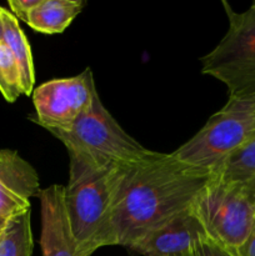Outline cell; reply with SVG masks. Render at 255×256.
Segmentation results:
<instances>
[{"mask_svg": "<svg viewBox=\"0 0 255 256\" xmlns=\"http://www.w3.org/2000/svg\"><path fill=\"white\" fill-rule=\"evenodd\" d=\"M40 0H9V8L15 18L25 22L32 9L39 5Z\"/></svg>", "mask_w": 255, "mask_h": 256, "instance_id": "cell-16", "label": "cell"}, {"mask_svg": "<svg viewBox=\"0 0 255 256\" xmlns=\"http://www.w3.org/2000/svg\"><path fill=\"white\" fill-rule=\"evenodd\" d=\"M212 174L222 182L239 184L255 199V134Z\"/></svg>", "mask_w": 255, "mask_h": 256, "instance_id": "cell-13", "label": "cell"}, {"mask_svg": "<svg viewBox=\"0 0 255 256\" xmlns=\"http://www.w3.org/2000/svg\"><path fill=\"white\" fill-rule=\"evenodd\" d=\"M254 134L255 100L228 99L226 104L172 154L190 166L212 172Z\"/></svg>", "mask_w": 255, "mask_h": 256, "instance_id": "cell-5", "label": "cell"}, {"mask_svg": "<svg viewBox=\"0 0 255 256\" xmlns=\"http://www.w3.org/2000/svg\"><path fill=\"white\" fill-rule=\"evenodd\" d=\"M8 222H9V220L2 219V218H0V236H2V232H4L5 228H6V225H8Z\"/></svg>", "mask_w": 255, "mask_h": 256, "instance_id": "cell-19", "label": "cell"}, {"mask_svg": "<svg viewBox=\"0 0 255 256\" xmlns=\"http://www.w3.org/2000/svg\"><path fill=\"white\" fill-rule=\"evenodd\" d=\"M0 24H2V42L9 48L19 65L22 92L24 95H30L34 90L35 70L29 42L20 28L16 18L12 15V12L2 6H0Z\"/></svg>", "mask_w": 255, "mask_h": 256, "instance_id": "cell-12", "label": "cell"}, {"mask_svg": "<svg viewBox=\"0 0 255 256\" xmlns=\"http://www.w3.org/2000/svg\"><path fill=\"white\" fill-rule=\"evenodd\" d=\"M229 26L216 46L200 59L202 72L226 86L229 99L255 100V2L234 12L222 2Z\"/></svg>", "mask_w": 255, "mask_h": 256, "instance_id": "cell-4", "label": "cell"}, {"mask_svg": "<svg viewBox=\"0 0 255 256\" xmlns=\"http://www.w3.org/2000/svg\"><path fill=\"white\" fill-rule=\"evenodd\" d=\"M190 256H200V255H199V252H198V245H196V249L194 250V252H192V254L190 255Z\"/></svg>", "mask_w": 255, "mask_h": 256, "instance_id": "cell-20", "label": "cell"}, {"mask_svg": "<svg viewBox=\"0 0 255 256\" xmlns=\"http://www.w3.org/2000/svg\"><path fill=\"white\" fill-rule=\"evenodd\" d=\"M212 172L180 162L172 152H154L126 172L112 218L115 245L129 248L138 239L192 206Z\"/></svg>", "mask_w": 255, "mask_h": 256, "instance_id": "cell-1", "label": "cell"}, {"mask_svg": "<svg viewBox=\"0 0 255 256\" xmlns=\"http://www.w3.org/2000/svg\"><path fill=\"white\" fill-rule=\"evenodd\" d=\"M98 95L90 68L75 76L49 80L32 92V119L48 132L68 130L88 112Z\"/></svg>", "mask_w": 255, "mask_h": 256, "instance_id": "cell-7", "label": "cell"}, {"mask_svg": "<svg viewBox=\"0 0 255 256\" xmlns=\"http://www.w3.org/2000/svg\"><path fill=\"white\" fill-rule=\"evenodd\" d=\"M235 256H255V222L250 234L245 239V242L236 250Z\"/></svg>", "mask_w": 255, "mask_h": 256, "instance_id": "cell-18", "label": "cell"}, {"mask_svg": "<svg viewBox=\"0 0 255 256\" xmlns=\"http://www.w3.org/2000/svg\"><path fill=\"white\" fill-rule=\"evenodd\" d=\"M0 92L9 102H14L24 94L19 65L2 40L0 42Z\"/></svg>", "mask_w": 255, "mask_h": 256, "instance_id": "cell-15", "label": "cell"}, {"mask_svg": "<svg viewBox=\"0 0 255 256\" xmlns=\"http://www.w3.org/2000/svg\"><path fill=\"white\" fill-rule=\"evenodd\" d=\"M42 256H89L82 252L72 232L64 204V186L52 185L39 195Z\"/></svg>", "mask_w": 255, "mask_h": 256, "instance_id": "cell-10", "label": "cell"}, {"mask_svg": "<svg viewBox=\"0 0 255 256\" xmlns=\"http://www.w3.org/2000/svg\"><path fill=\"white\" fill-rule=\"evenodd\" d=\"M202 239H208L206 232L192 205L152 228L128 249L145 256H190Z\"/></svg>", "mask_w": 255, "mask_h": 256, "instance_id": "cell-8", "label": "cell"}, {"mask_svg": "<svg viewBox=\"0 0 255 256\" xmlns=\"http://www.w3.org/2000/svg\"><path fill=\"white\" fill-rule=\"evenodd\" d=\"M2 40V24H0V42Z\"/></svg>", "mask_w": 255, "mask_h": 256, "instance_id": "cell-21", "label": "cell"}, {"mask_svg": "<svg viewBox=\"0 0 255 256\" xmlns=\"http://www.w3.org/2000/svg\"><path fill=\"white\" fill-rule=\"evenodd\" d=\"M36 170L15 150H0V218L12 219L30 210V199L39 198Z\"/></svg>", "mask_w": 255, "mask_h": 256, "instance_id": "cell-9", "label": "cell"}, {"mask_svg": "<svg viewBox=\"0 0 255 256\" xmlns=\"http://www.w3.org/2000/svg\"><path fill=\"white\" fill-rule=\"evenodd\" d=\"M198 252H199L200 256H232L219 245L210 242L209 239H202L198 244Z\"/></svg>", "mask_w": 255, "mask_h": 256, "instance_id": "cell-17", "label": "cell"}, {"mask_svg": "<svg viewBox=\"0 0 255 256\" xmlns=\"http://www.w3.org/2000/svg\"><path fill=\"white\" fill-rule=\"evenodd\" d=\"M192 206L208 239L235 256L254 226V198L239 184L222 182L212 174Z\"/></svg>", "mask_w": 255, "mask_h": 256, "instance_id": "cell-6", "label": "cell"}, {"mask_svg": "<svg viewBox=\"0 0 255 256\" xmlns=\"http://www.w3.org/2000/svg\"><path fill=\"white\" fill-rule=\"evenodd\" d=\"M49 132L64 144L68 154L82 156L100 166H134L146 162L155 152L120 126L99 95L72 128Z\"/></svg>", "mask_w": 255, "mask_h": 256, "instance_id": "cell-3", "label": "cell"}, {"mask_svg": "<svg viewBox=\"0 0 255 256\" xmlns=\"http://www.w3.org/2000/svg\"><path fill=\"white\" fill-rule=\"evenodd\" d=\"M86 6L85 0H40L28 15L26 22L35 32L60 34Z\"/></svg>", "mask_w": 255, "mask_h": 256, "instance_id": "cell-11", "label": "cell"}, {"mask_svg": "<svg viewBox=\"0 0 255 256\" xmlns=\"http://www.w3.org/2000/svg\"><path fill=\"white\" fill-rule=\"evenodd\" d=\"M68 155L65 209L78 245L92 256L100 248L115 245L112 218L122 182L132 166H100L78 155Z\"/></svg>", "mask_w": 255, "mask_h": 256, "instance_id": "cell-2", "label": "cell"}, {"mask_svg": "<svg viewBox=\"0 0 255 256\" xmlns=\"http://www.w3.org/2000/svg\"><path fill=\"white\" fill-rule=\"evenodd\" d=\"M32 232L30 210L12 218L0 236V256H32Z\"/></svg>", "mask_w": 255, "mask_h": 256, "instance_id": "cell-14", "label": "cell"}]
</instances>
